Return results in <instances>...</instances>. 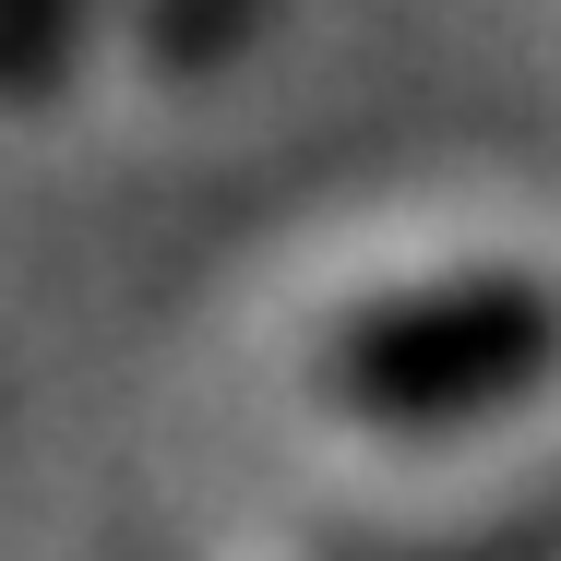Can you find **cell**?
Listing matches in <instances>:
<instances>
[{
    "label": "cell",
    "mask_w": 561,
    "mask_h": 561,
    "mask_svg": "<svg viewBox=\"0 0 561 561\" xmlns=\"http://www.w3.org/2000/svg\"><path fill=\"white\" fill-rule=\"evenodd\" d=\"M311 394L370 443H466L561 382V275L526 251H407L358 275L299 346Z\"/></svg>",
    "instance_id": "6da1fadb"
},
{
    "label": "cell",
    "mask_w": 561,
    "mask_h": 561,
    "mask_svg": "<svg viewBox=\"0 0 561 561\" xmlns=\"http://www.w3.org/2000/svg\"><path fill=\"white\" fill-rule=\"evenodd\" d=\"M311 561H561V443L490 490H454V502L335 514L311 538Z\"/></svg>",
    "instance_id": "7a4b0ae2"
}]
</instances>
